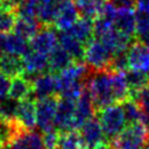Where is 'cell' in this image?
Here are the masks:
<instances>
[{"mask_svg": "<svg viewBox=\"0 0 149 149\" xmlns=\"http://www.w3.org/2000/svg\"><path fill=\"white\" fill-rule=\"evenodd\" d=\"M74 2H78V1H81V0H73Z\"/></svg>", "mask_w": 149, "mask_h": 149, "instance_id": "cell-43", "label": "cell"}, {"mask_svg": "<svg viewBox=\"0 0 149 149\" xmlns=\"http://www.w3.org/2000/svg\"><path fill=\"white\" fill-rule=\"evenodd\" d=\"M10 78L0 72V102L8 98L9 87H10Z\"/></svg>", "mask_w": 149, "mask_h": 149, "instance_id": "cell-35", "label": "cell"}, {"mask_svg": "<svg viewBox=\"0 0 149 149\" xmlns=\"http://www.w3.org/2000/svg\"><path fill=\"white\" fill-rule=\"evenodd\" d=\"M128 69L149 74V47L135 42L127 50Z\"/></svg>", "mask_w": 149, "mask_h": 149, "instance_id": "cell-13", "label": "cell"}, {"mask_svg": "<svg viewBox=\"0 0 149 149\" xmlns=\"http://www.w3.org/2000/svg\"><path fill=\"white\" fill-rule=\"evenodd\" d=\"M134 10L149 14V0H136Z\"/></svg>", "mask_w": 149, "mask_h": 149, "instance_id": "cell-37", "label": "cell"}, {"mask_svg": "<svg viewBox=\"0 0 149 149\" xmlns=\"http://www.w3.org/2000/svg\"><path fill=\"white\" fill-rule=\"evenodd\" d=\"M0 49L1 54H9L19 57H23L31 49L27 38L15 34H0Z\"/></svg>", "mask_w": 149, "mask_h": 149, "instance_id": "cell-14", "label": "cell"}, {"mask_svg": "<svg viewBox=\"0 0 149 149\" xmlns=\"http://www.w3.org/2000/svg\"><path fill=\"white\" fill-rule=\"evenodd\" d=\"M143 123L146 125V127H147V128H148V130H149V115H144Z\"/></svg>", "mask_w": 149, "mask_h": 149, "instance_id": "cell-39", "label": "cell"}, {"mask_svg": "<svg viewBox=\"0 0 149 149\" xmlns=\"http://www.w3.org/2000/svg\"><path fill=\"white\" fill-rule=\"evenodd\" d=\"M123 73H125L127 84H128L129 90H130V98L137 91H140L143 87H146V86L149 85V74H147L144 72L128 69Z\"/></svg>", "mask_w": 149, "mask_h": 149, "instance_id": "cell-26", "label": "cell"}, {"mask_svg": "<svg viewBox=\"0 0 149 149\" xmlns=\"http://www.w3.org/2000/svg\"><path fill=\"white\" fill-rule=\"evenodd\" d=\"M112 52L113 55L116 54V52H122V51H127L129 45L132 44L130 43V37L121 34L120 31H118L114 27L108 30L102 37L98 38Z\"/></svg>", "mask_w": 149, "mask_h": 149, "instance_id": "cell-19", "label": "cell"}, {"mask_svg": "<svg viewBox=\"0 0 149 149\" xmlns=\"http://www.w3.org/2000/svg\"><path fill=\"white\" fill-rule=\"evenodd\" d=\"M149 142V130L143 122L128 125L123 132L109 143L111 149H143Z\"/></svg>", "mask_w": 149, "mask_h": 149, "instance_id": "cell-3", "label": "cell"}, {"mask_svg": "<svg viewBox=\"0 0 149 149\" xmlns=\"http://www.w3.org/2000/svg\"><path fill=\"white\" fill-rule=\"evenodd\" d=\"M58 98L56 95L36 100V126L44 134L55 129V116Z\"/></svg>", "mask_w": 149, "mask_h": 149, "instance_id": "cell-5", "label": "cell"}, {"mask_svg": "<svg viewBox=\"0 0 149 149\" xmlns=\"http://www.w3.org/2000/svg\"><path fill=\"white\" fill-rule=\"evenodd\" d=\"M33 98L35 100H42L56 95V74L50 72L37 76L31 81Z\"/></svg>", "mask_w": 149, "mask_h": 149, "instance_id": "cell-15", "label": "cell"}, {"mask_svg": "<svg viewBox=\"0 0 149 149\" xmlns=\"http://www.w3.org/2000/svg\"><path fill=\"white\" fill-rule=\"evenodd\" d=\"M74 106L76 100L59 98L57 102L55 129L58 133H69L76 130L74 127Z\"/></svg>", "mask_w": 149, "mask_h": 149, "instance_id": "cell-6", "label": "cell"}, {"mask_svg": "<svg viewBox=\"0 0 149 149\" xmlns=\"http://www.w3.org/2000/svg\"><path fill=\"white\" fill-rule=\"evenodd\" d=\"M59 133L57 130H51L43 134V142L47 149H57L59 142Z\"/></svg>", "mask_w": 149, "mask_h": 149, "instance_id": "cell-34", "label": "cell"}, {"mask_svg": "<svg viewBox=\"0 0 149 149\" xmlns=\"http://www.w3.org/2000/svg\"><path fill=\"white\" fill-rule=\"evenodd\" d=\"M3 1V8H15L21 0H2Z\"/></svg>", "mask_w": 149, "mask_h": 149, "instance_id": "cell-38", "label": "cell"}, {"mask_svg": "<svg viewBox=\"0 0 149 149\" xmlns=\"http://www.w3.org/2000/svg\"><path fill=\"white\" fill-rule=\"evenodd\" d=\"M130 99L136 101L144 115H149V85L137 91Z\"/></svg>", "mask_w": 149, "mask_h": 149, "instance_id": "cell-33", "label": "cell"}, {"mask_svg": "<svg viewBox=\"0 0 149 149\" xmlns=\"http://www.w3.org/2000/svg\"><path fill=\"white\" fill-rule=\"evenodd\" d=\"M8 97L13 98L17 101H21V100H24L28 98H33L31 81H29L23 76H17V77L12 78Z\"/></svg>", "mask_w": 149, "mask_h": 149, "instance_id": "cell-21", "label": "cell"}, {"mask_svg": "<svg viewBox=\"0 0 149 149\" xmlns=\"http://www.w3.org/2000/svg\"><path fill=\"white\" fill-rule=\"evenodd\" d=\"M0 149H6V147H1V146H0Z\"/></svg>", "mask_w": 149, "mask_h": 149, "instance_id": "cell-42", "label": "cell"}, {"mask_svg": "<svg viewBox=\"0 0 149 149\" xmlns=\"http://www.w3.org/2000/svg\"><path fill=\"white\" fill-rule=\"evenodd\" d=\"M95 111H100L115 102L112 90V72L109 70L93 71L86 84Z\"/></svg>", "mask_w": 149, "mask_h": 149, "instance_id": "cell-1", "label": "cell"}, {"mask_svg": "<svg viewBox=\"0 0 149 149\" xmlns=\"http://www.w3.org/2000/svg\"><path fill=\"white\" fill-rule=\"evenodd\" d=\"M108 70L109 71H113V72H125L126 70H128L127 51L114 54Z\"/></svg>", "mask_w": 149, "mask_h": 149, "instance_id": "cell-32", "label": "cell"}, {"mask_svg": "<svg viewBox=\"0 0 149 149\" xmlns=\"http://www.w3.org/2000/svg\"><path fill=\"white\" fill-rule=\"evenodd\" d=\"M0 72L8 76L9 78H14L23 74V64L22 57L1 54L0 55Z\"/></svg>", "mask_w": 149, "mask_h": 149, "instance_id": "cell-22", "label": "cell"}, {"mask_svg": "<svg viewBox=\"0 0 149 149\" xmlns=\"http://www.w3.org/2000/svg\"><path fill=\"white\" fill-rule=\"evenodd\" d=\"M95 107L93 105V100L91 97V93L87 88V86L84 87L80 95L76 100L74 106V127L76 130L79 129L83 123H85L87 120L92 119L95 113Z\"/></svg>", "mask_w": 149, "mask_h": 149, "instance_id": "cell-11", "label": "cell"}, {"mask_svg": "<svg viewBox=\"0 0 149 149\" xmlns=\"http://www.w3.org/2000/svg\"><path fill=\"white\" fill-rule=\"evenodd\" d=\"M107 0H81L76 2L80 17L94 20L101 12Z\"/></svg>", "mask_w": 149, "mask_h": 149, "instance_id": "cell-27", "label": "cell"}, {"mask_svg": "<svg viewBox=\"0 0 149 149\" xmlns=\"http://www.w3.org/2000/svg\"><path fill=\"white\" fill-rule=\"evenodd\" d=\"M113 27L121 34L133 37L136 33V20L135 12L133 8H119L113 21Z\"/></svg>", "mask_w": 149, "mask_h": 149, "instance_id": "cell-17", "label": "cell"}, {"mask_svg": "<svg viewBox=\"0 0 149 149\" xmlns=\"http://www.w3.org/2000/svg\"><path fill=\"white\" fill-rule=\"evenodd\" d=\"M58 149H87V148L84 144L79 135V132L73 130L69 133H62L59 135Z\"/></svg>", "mask_w": 149, "mask_h": 149, "instance_id": "cell-29", "label": "cell"}, {"mask_svg": "<svg viewBox=\"0 0 149 149\" xmlns=\"http://www.w3.org/2000/svg\"><path fill=\"white\" fill-rule=\"evenodd\" d=\"M111 5H113L116 9L119 8H133L135 6L136 0H107Z\"/></svg>", "mask_w": 149, "mask_h": 149, "instance_id": "cell-36", "label": "cell"}, {"mask_svg": "<svg viewBox=\"0 0 149 149\" xmlns=\"http://www.w3.org/2000/svg\"><path fill=\"white\" fill-rule=\"evenodd\" d=\"M58 44L71 56L73 62H83L84 61V54H85V44L81 43L79 40H77L74 36H72L66 30H59L57 34Z\"/></svg>", "mask_w": 149, "mask_h": 149, "instance_id": "cell-18", "label": "cell"}, {"mask_svg": "<svg viewBox=\"0 0 149 149\" xmlns=\"http://www.w3.org/2000/svg\"><path fill=\"white\" fill-rule=\"evenodd\" d=\"M3 8V1L2 0H0V10Z\"/></svg>", "mask_w": 149, "mask_h": 149, "instance_id": "cell-41", "label": "cell"}, {"mask_svg": "<svg viewBox=\"0 0 149 149\" xmlns=\"http://www.w3.org/2000/svg\"><path fill=\"white\" fill-rule=\"evenodd\" d=\"M15 121L23 129H34L36 127V100L28 98L19 101Z\"/></svg>", "mask_w": 149, "mask_h": 149, "instance_id": "cell-16", "label": "cell"}, {"mask_svg": "<svg viewBox=\"0 0 149 149\" xmlns=\"http://www.w3.org/2000/svg\"><path fill=\"white\" fill-rule=\"evenodd\" d=\"M80 19L78 7L73 0H62L55 17V26L59 30H66Z\"/></svg>", "mask_w": 149, "mask_h": 149, "instance_id": "cell-12", "label": "cell"}, {"mask_svg": "<svg viewBox=\"0 0 149 149\" xmlns=\"http://www.w3.org/2000/svg\"><path fill=\"white\" fill-rule=\"evenodd\" d=\"M123 111V115L128 125H133V123H137V122H143L144 119V114L141 111L140 106L136 104L135 100L133 99H128L123 102L120 104Z\"/></svg>", "mask_w": 149, "mask_h": 149, "instance_id": "cell-28", "label": "cell"}, {"mask_svg": "<svg viewBox=\"0 0 149 149\" xmlns=\"http://www.w3.org/2000/svg\"><path fill=\"white\" fill-rule=\"evenodd\" d=\"M17 106H19V101L9 97L6 98L3 101H1L0 102V115L2 116V119L7 121L15 120Z\"/></svg>", "mask_w": 149, "mask_h": 149, "instance_id": "cell-31", "label": "cell"}, {"mask_svg": "<svg viewBox=\"0 0 149 149\" xmlns=\"http://www.w3.org/2000/svg\"><path fill=\"white\" fill-rule=\"evenodd\" d=\"M29 45L33 51L49 55L57 45V33L50 26H42V28L29 40Z\"/></svg>", "mask_w": 149, "mask_h": 149, "instance_id": "cell-8", "label": "cell"}, {"mask_svg": "<svg viewBox=\"0 0 149 149\" xmlns=\"http://www.w3.org/2000/svg\"><path fill=\"white\" fill-rule=\"evenodd\" d=\"M93 149H111L109 144H102V146H99L97 148H93Z\"/></svg>", "mask_w": 149, "mask_h": 149, "instance_id": "cell-40", "label": "cell"}, {"mask_svg": "<svg viewBox=\"0 0 149 149\" xmlns=\"http://www.w3.org/2000/svg\"><path fill=\"white\" fill-rule=\"evenodd\" d=\"M23 64V77L29 81H33L37 76L49 72L48 55L40 54L30 50L22 57Z\"/></svg>", "mask_w": 149, "mask_h": 149, "instance_id": "cell-7", "label": "cell"}, {"mask_svg": "<svg viewBox=\"0 0 149 149\" xmlns=\"http://www.w3.org/2000/svg\"><path fill=\"white\" fill-rule=\"evenodd\" d=\"M112 72V90L116 104H121L130 99V90L123 72Z\"/></svg>", "mask_w": 149, "mask_h": 149, "instance_id": "cell-24", "label": "cell"}, {"mask_svg": "<svg viewBox=\"0 0 149 149\" xmlns=\"http://www.w3.org/2000/svg\"><path fill=\"white\" fill-rule=\"evenodd\" d=\"M113 58V52L98 38H92L85 45L84 61L93 71L108 70Z\"/></svg>", "mask_w": 149, "mask_h": 149, "instance_id": "cell-4", "label": "cell"}, {"mask_svg": "<svg viewBox=\"0 0 149 149\" xmlns=\"http://www.w3.org/2000/svg\"><path fill=\"white\" fill-rule=\"evenodd\" d=\"M98 119L105 134L107 144L112 143L127 127V122L120 104H113L100 109Z\"/></svg>", "mask_w": 149, "mask_h": 149, "instance_id": "cell-2", "label": "cell"}, {"mask_svg": "<svg viewBox=\"0 0 149 149\" xmlns=\"http://www.w3.org/2000/svg\"><path fill=\"white\" fill-rule=\"evenodd\" d=\"M7 147L8 149H47L43 137L38 132L23 128L17 130Z\"/></svg>", "mask_w": 149, "mask_h": 149, "instance_id": "cell-10", "label": "cell"}, {"mask_svg": "<svg viewBox=\"0 0 149 149\" xmlns=\"http://www.w3.org/2000/svg\"><path fill=\"white\" fill-rule=\"evenodd\" d=\"M48 62L49 72L52 74H59L73 63L71 56L59 44L48 55Z\"/></svg>", "mask_w": 149, "mask_h": 149, "instance_id": "cell-20", "label": "cell"}, {"mask_svg": "<svg viewBox=\"0 0 149 149\" xmlns=\"http://www.w3.org/2000/svg\"><path fill=\"white\" fill-rule=\"evenodd\" d=\"M66 31L86 45L93 38V21L90 19L80 17L72 27L66 29Z\"/></svg>", "mask_w": 149, "mask_h": 149, "instance_id": "cell-23", "label": "cell"}, {"mask_svg": "<svg viewBox=\"0 0 149 149\" xmlns=\"http://www.w3.org/2000/svg\"><path fill=\"white\" fill-rule=\"evenodd\" d=\"M79 135L87 149H93L99 146L107 144L99 119L95 116L83 123V126L79 128Z\"/></svg>", "mask_w": 149, "mask_h": 149, "instance_id": "cell-9", "label": "cell"}, {"mask_svg": "<svg viewBox=\"0 0 149 149\" xmlns=\"http://www.w3.org/2000/svg\"><path fill=\"white\" fill-rule=\"evenodd\" d=\"M41 28H42V24L37 19L16 17V22L13 31L27 40H30Z\"/></svg>", "mask_w": 149, "mask_h": 149, "instance_id": "cell-25", "label": "cell"}, {"mask_svg": "<svg viewBox=\"0 0 149 149\" xmlns=\"http://www.w3.org/2000/svg\"><path fill=\"white\" fill-rule=\"evenodd\" d=\"M16 13L13 8H2L0 10V34H9L14 30Z\"/></svg>", "mask_w": 149, "mask_h": 149, "instance_id": "cell-30", "label": "cell"}]
</instances>
